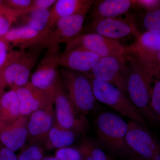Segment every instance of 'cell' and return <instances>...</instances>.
I'll return each mask as SVG.
<instances>
[{
  "instance_id": "6da1fadb",
  "label": "cell",
  "mask_w": 160,
  "mask_h": 160,
  "mask_svg": "<svg viewBox=\"0 0 160 160\" xmlns=\"http://www.w3.org/2000/svg\"><path fill=\"white\" fill-rule=\"evenodd\" d=\"M123 56L128 69L127 92L130 101L142 115L150 118L152 85L153 78H157L155 73L132 45L126 47Z\"/></svg>"
},
{
  "instance_id": "7a4b0ae2",
  "label": "cell",
  "mask_w": 160,
  "mask_h": 160,
  "mask_svg": "<svg viewBox=\"0 0 160 160\" xmlns=\"http://www.w3.org/2000/svg\"><path fill=\"white\" fill-rule=\"evenodd\" d=\"M42 51L24 49L10 50L6 62L0 68V93L6 86L15 90L29 82L30 72L37 64Z\"/></svg>"
},
{
  "instance_id": "3957f363",
  "label": "cell",
  "mask_w": 160,
  "mask_h": 160,
  "mask_svg": "<svg viewBox=\"0 0 160 160\" xmlns=\"http://www.w3.org/2000/svg\"><path fill=\"white\" fill-rule=\"evenodd\" d=\"M98 142L113 153L121 155H133L126 144L128 123L110 112L101 113L96 122Z\"/></svg>"
},
{
  "instance_id": "277c9868",
  "label": "cell",
  "mask_w": 160,
  "mask_h": 160,
  "mask_svg": "<svg viewBox=\"0 0 160 160\" xmlns=\"http://www.w3.org/2000/svg\"><path fill=\"white\" fill-rule=\"evenodd\" d=\"M59 73L69 99L77 110L83 115L94 111L97 101L87 75L64 68L60 69Z\"/></svg>"
},
{
  "instance_id": "5b68a950",
  "label": "cell",
  "mask_w": 160,
  "mask_h": 160,
  "mask_svg": "<svg viewBox=\"0 0 160 160\" xmlns=\"http://www.w3.org/2000/svg\"><path fill=\"white\" fill-rule=\"evenodd\" d=\"M93 94L97 101L109 106L145 127L146 122L142 115L125 93L110 83L95 79L89 74Z\"/></svg>"
},
{
  "instance_id": "8992f818",
  "label": "cell",
  "mask_w": 160,
  "mask_h": 160,
  "mask_svg": "<svg viewBox=\"0 0 160 160\" xmlns=\"http://www.w3.org/2000/svg\"><path fill=\"white\" fill-rule=\"evenodd\" d=\"M53 103L55 106L56 124L63 129L84 133L88 127L84 115L75 108L69 99L59 73L53 87Z\"/></svg>"
},
{
  "instance_id": "52a82bcc",
  "label": "cell",
  "mask_w": 160,
  "mask_h": 160,
  "mask_svg": "<svg viewBox=\"0 0 160 160\" xmlns=\"http://www.w3.org/2000/svg\"><path fill=\"white\" fill-rule=\"evenodd\" d=\"M65 43V49L79 47L91 52L101 58L122 56L126 48L118 41L92 32L80 33Z\"/></svg>"
},
{
  "instance_id": "ba28073f",
  "label": "cell",
  "mask_w": 160,
  "mask_h": 160,
  "mask_svg": "<svg viewBox=\"0 0 160 160\" xmlns=\"http://www.w3.org/2000/svg\"><path fill=\"white\" fill-rule=\"evenodd\" d=\"M128 73L122 55L101 58L90 73L87 74L96 79L110 83L126 93Z\"/></svg>"
},
{
  "instance_id": "9c48e42d",
  "label": "cell",
  "mask_w": 160,
  "mask_h": 160,
  "mask_svg": "<svg viewBox=\"0 0 160 160\" xmlns=\"http://www.w3.org/2000/svg\"><path fill=\"white\" fill-rule=\"evenodd\" d=\"M126 140L133 154L148 160H160L159 144L144 126L130 120Z\"/></svg>"
},
{
  "instance_id": "30bf717a",
  "label": "cell",
  "mask_w": 160,
  "mask_h": 160,
  "mask_svg": "<svg viewBox=\"0 0 160 160\" xmlns=\"http://www.w3.org/2000/svg\"><path fill=\"white\" fill-rule=\"evenodd\" d=\"M88 32H95L117 41L129 37L136 38L141 34L135 18L132 15L99 20L92 24L91 29Z\"/></svg>"
},
{
  "instance_id": "8fae6325",
  "label": "cell",
  "mask_w": 160,
  "mask_h": 160,
  "mask_svg": "<svg viewBox=\"0 0 160 160\" xmlns=\"http://www.w3.org/2000/svg\"><path fill=\"white\" fill-rule=\"evenodd\" d=\"M47 49L32 76L30 82L32 86L42 90L52 89L59 73L60 46H49Z\"/></svg>"
},
{
  "instance_id": "7c38bea8",
  "label": "cell",
  "mask_w": 160,
  "mask_h": 160,
  "mask_svg": "<svg viewBox=\"0 0 160 160\" xmlns=\"http://www.w3.org/2000/svg\"><path fill=\"white\" fill-rule=\"evenodd\" d=\"M87 14H77L60 19L48 32L46 47L60 46L61 43L81 33Z\"/></svg>"
},
{
  "instance_id": "4fadbf2b",
  "label": "cell",
  "mask_w": 160,
  "mask_h": 160,
  "mask_svg": "<svg viewBox=\"0 0 160 160\" xmlns=\"http://www.w3.org/2000/svg\"><path fill=\"white\" fill-rule=\"evenodd\" d=\"M28 120L22 115L12 121L0 120V142L14 152L23 148L29 138Z\"/></svg>"
},
{
  "instance_id": "5bb4252c",
  "label": "cell",
  "mask_w": 160,
  "mask_h": 160,
  "mask_svg": "<svg viewBox=\"0 0 160 160\" xmlns=\"http://www.w3.org/2000/svg\"><path fill=\"white\" fill-rule=\"evenodd\" d=\"M48 32H40L24 26L10 28L2 37L9 45L18 46L20 49L42 51L46 48V38Z\"/></svg>"
},
{
  "instance_id": "9a60e30c",
  "label": "cell",
  "mask_w": 160,
  "mask_h": 160,
  "mask_svg": "<svg viewBox=\"0 0 160 160\" xmlns=\"http://www.w3.org/2000/svg\"><path fill=\"white\" fill-rule=\"evenodd\" d=\"M101 58L93 52L83 48L65 49L60 55L59 66L63 68L89 74Z\"/></svg>"
},
{
  "instance_id": "2e32d148",
  "label": "cell",
  "mask_w": 160,
  "mask_h": 160,
  "mask_svg": "<svg viewBox=\"0 0 160 160\" xmlns=\"http://www.w3.org/2000/svg\"><path fill=\"white\" fill-rule=\"evenodd\" d=\"M132 46L160 77V34L145 31L135 38Z\"/></svg>"
},
{
  "instance_id": "e0dca14e",
  "label": "cell",
  "mask_w": 160,
  "mask_h": 160,
  "mask_svg": "<svg viewBox=\"0 0 160 160\" xmlns=\"http://www.w3.org/2000/svg\"><path fill=\"white\" fill-rule=\"evenodd\" d=\"M53 105L41 108L30 115L27 126L31 142L46 139L49 130L54 125Z\"/></svg>"
},
{
  "instance_id": "ac0fdd59",
  "label": "cell",
  "mask_w": 160,
  "mask_h": 160,
  "mask_svg": "<svg viewBox=\"0 0 160 160\" xmlns=\"http://www.w3.org/2000/svg\"><path fill=\"white\" fill-rule=\"evenodd\" d=\"M93 0H57L51 7L48 30L62 18L77 14H87L94 4Z\"/></svg>"
},
{
  "instance_id": "d6986e66",
  "label": "cell",
  "mask_w": 160,
  "mask_h": 160,
  "mask_svg": "<svg viewBox=\"0 0 160 160\" xmlns=\"http://www.w3.org/2000/svg\"><path fill=\"white\" fill-rule=\"evenodd\" d=\"M90 18L92 23L107 18L118 17L136 7L135 0L95 1Z\"/></svg>"
},
{
  "instance_id": "ffe728a7",
  "label": "cell",
  "mask_w": 160,
  "mask_h": 160,
  "mask_svg": "<svg viewBox=\"0 0 160 160\" xmlns=\"http://www.w3.org/2000/svg\"><path fill=\"white\" fill-rule=\"evenodd\" d=\"M75 139V132L63 129L54 123L46 138L47 149L66 148L73 144Z\"/></svg>"
},
{
  "instance_id": "44dd1931",
  "label": "cell",
  "mask_w": 160,
  "mask_h": 160,
  "mask_svg": "<svg viewBox=\"0 0 160 160\" xmlns=\"http://www.w3.org/2000/svg\"><path fill=\"white\" fill-rule=\"evenodd\" d=\"M21 115L20 112V102L14 89L5 92L0 99V120L12 121Z\"/></svg>"
},
{
  "instance_id": "7402d4cb",
  "label": "cell",
  "mask_w": 160,
  "mask_h": 160,
  "mask_svg": "<svg viewBox=\"0 0 160 160\" xmlns=\"http://www.w3.org/2000/svg\"><path fill=\"white\" fill-rule=\"evenodd\" d=\"M20 102V112L21 115L26 117L42 108L39 102L32 95L26 85L15 89Z\"/></svg>"
},
{
  "instance_id": "603a6c76",
  "label": "cell",
  "mask_w": 160,
  "mask_h": 160,
  "mask_svg": "<svg viewBox=\"0 0 160 160\" xmlns=\"http://www.w3.org/2000/svg\"><path fill=\"white\" fill-rule=\"evenodd\" d=\"M26 19V25L37 31L47 32L49 25V9H35L29 13Z\"/></svg>"
},
{
  "instance_id": "cb8c5ba5",
  "label": "cell",
  "mask_w": 160,
  "mask_h": 160,
  "mask_svg": "<svg viewBox=\"0 0 160 160\" xmlns=\"http://www.w3.org/2000/svg\"><path fill=\"white\" fill-rule=\"evenodd\" d=\"M77 149L82 160H109L102 149L91 140H84Z\"/></svg>"
},
{
  "instance_id": "d4e9b609",
  "label": "cell",
  "mask_w": 160,
  "mask_h": 160,
  "mask_svg": "<svg viewBox=\"0 0 160 160\" xmlns=\"http://www.w3.org/2000/svg\"><path fill=\"white\" fill-rule=\"evenodd\" d=\"M142 23L146 31L160 34V7L145 12Z\"/></svg>"
},
{
  "instance_id": "484cf974",
  "label": "cell",
  "mask_w": 160,
  "mask_h": 160,
  "mask_svg": "<svg viewBox=\"0 0 160 160\" xmlns=\"http://www.w3.org/2000/svg\"><path fill=\"white\" fill-rule=\"evenodd\" d=\"M38 142H31L25 146L18 157V160H42L43 149Z\"/></svg>"
},
{
  "instance_id": "4316f807",
  "label": "cell",
  "mask_w": 160,
  "mask_h": 160,
  "mask_svg": "<svg viewBox=\"0 0 160 160\" xmlns=\"http://www.w3.org/2000/svg\"><path fill=\"white\" fill-rule=\"evenodd\" d=\"M150 108L157 120L160 118V81L157 79L154 86L152 88L150 96Z\"/></svg>"
},
{
  "instance_id": "83f0119b",
  "label": "cell",
  "mask_w": 160,
  "mask_h": 160,
  "mask_svg": "<svg viewBox=\"0 0 160 160\" xmlns=\"http://www.w3.org/2000/svg\"><path fill=\"white\" fill-rule=\"evenodd\" d=\"M55 157L60 160H82L78 149L69 147L58 149Z\"/></svg>"
},
{
  "instance_id": "f1b7e54d",
  "label": "cell",
  "mask_w": 160,
  "mask_h": 160,
  "mask_svg": "<svg viewBox=\"0 0 160 160\" xmlns=\"http://www.w3.org/2000/svg\"><path fill=\"white\" fill-rule=\"evenodd\" d=\"M0 14L4 16L12 24L20 17L22 16L26 13L12 9L6 4L5 1L0 0Z\"/></svg>"
},
{
  "instance_id": "f546056e",
  "label": "cell",
  "mask_w": 160,
  "mask_h": 160,
  "mask_svg": "<svg viewBox=\"0 0 160 160\" xmlns=\"http://www.w3.org/2000/svg\"><path fill=\"white\" fill-rule=\"evenodd\" d=\"M34 0H6L5 2L12 9L23 12L26 14L34 10Z\"/></svg>"
},
{
  "instance_id": "4dcf8cb0",
  "label": "cell",
  "mask_w": 160,
  "mask_h": 160,
  "mask_svg": "<svg viewBox=\"0 0 160 160\" xmlns=\"http://www.w3.org/2000/svg\"><path fill=\"white\" fill-rule=\"evenodd\" d=\"M11 50L9 43L2 37H0V68L4 66Z\"/></svg>"
},
{
  "instance_id": "1f68e13d",
  "label": "cell",
  "mask_w": 160,
  "mask_h": 160,
  "mask_svg": "<svg viewBox=\"0 0 160 160\" xmlns=\"http://www.w3.org/2000/svg\"><path fill=\"white\" fill-rule=\"evenodd\" d=\"M136 7L143 9L145 12L160 7V1L158 0H136Z\"/></svg>"
},
{
  "instance_id": "d6a6232c",
  "label": "cell",
  "mask_w": 160,
  "mask_h": 160,
  "mask_svg": "<svg viewBox=\"0 0 160 160\" xmlns=\"http://www.w3.org/2000/svg\"><path fill=\"white\" fill-rule=\"evenodd\" d=\"M0 160H18V159L14 152L3 144V146H0Z\"/></svg>"
},
{
  "instance_id": "836d02e7",
  "label": "cell",
  "mask_w": 160,
  "mask_h": 160,
  "mask_svg": "<svg viewBox=\"0 0 160 160\" xmlns=\"http://www.w3.org/2000/svg\"><path fill=\"white\" fill-rule=\"evenodd\" d=\"M56 0H34L33 8L35 9H49L52 7Z\"/></svg>"
},
{
  "instance_id": "e575fe53",
  "label": "cell",
  "mask_w": 160,
  "mask_h": 160,
  "mask_svg": "<svg viewBox=\"0 0 160 160\" xmlns=\"http://www.w3.org/2000/svg\"><path fill=\"white\" fill-rule=\"evenodd\" d=\"M12 24L6 17L0 14V37L4 36L10 29Z\"/></svg>"
},
{
  "instance_id": "d590c367",
  "label": "cell",
  "mask_w": 160,
  "mask_h": 160,
  "mask_svg": "<svg viewBox=\"0 0 160 160\" xmlns=\"http://www.w3.org/2000/svg\"><path fill=\"white\" fill-rule=\"evenodd\" d=\"M42 160H60L57 158H56L55 157H47L45 158L44 159Z\"/></svg>"
},
{
  "instance_id": "8d00e7d4",
  "label": "cell",
  "mask_w": 160,
  "mask_h": 160,
  "mask_svg": "<svg viewBox=\"0 0 160 160\" xmlns=\"http://www.w3.org/2000/svg\"><path fill=\"white\" fill-rule=\"evenodd\" d=\"M148 160L144 158L138 156H137L135 157L134 158H133V160Z\"/></svg>"
},
{
  "instance_id": "74e56055",
  "label": "cell",
  "mask_w": 160,
  "mask_h": 160,
  "mask_svg": "<svg viewBox=\"0 0 160 160\" xmlns=\"http://www.w3.org/2000/svg\"><path fill=\"white\" fill-rule=\"evenodd\" d=\"M0 118H1V116H0Z\"/></svg>"
}]
</instances>
